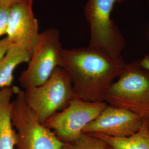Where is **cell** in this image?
<instances>
[{"instance_id": "1", "label": "cell", "mask_w": 149, "mask_h": 149, "mask_svg": "<svg viewBox=\"0 0 149 149\" xmlns=\"http://www.w3.org/2000/svg\"><path fill=\"white\" fill-rule=\"evenodd\" d=\"M62 62L71 80L74 98L88 102H104L107 91L127 64L122 57L114 58L90 46L63 49Z\"/></svg>"}, {"instance_id": "2", "label": "cell", "mask_w": 149, "mask_h": 149, "mask_svg": "<svg viewBox=\"0 0 149 149\" xmlns=\"http://www.w3.org/2000/svg\"><path fill=\"white\" fill-rule=\"evenodd\" d=\"M118 80L107 91L104 102L148 119L149 118V72L139 61L126 64Z\"/></svg>"}, {"instance_id": "3", "label": "cell", "mask_w": 149, "mask_h": 149, "mask_svg": "<svg viewBox=\"0 0 149 149\" xmlns=\"http://www.w3.org/2000/svg\"><path fill=\"white\" fill-rule=\"evenodd\" d=\"M124 1L88 0L84 12L90 31L88 46L117 59L122 57L125 41L111 15L115 5Z\"/></svg>"}, {"instance_id": "4", "label": "cell", "mask_w": 149, "mask_h": 149, "mask_svg": "<svg viewBox=\"0 0 149 149\" xmlns=\"http://www.w3.org/2000/svg\"><path fill=\"white\" fill-rule=\"evenodd\" d=\"M24 94L28 106L42 124L74 99L70 77L62 67L42 85L25 89Z\"/></svg>"}, {"instance_id": "5", "label": "cell", "mask_w": 149, "mask_h": 149, "mask_svg": "<svg viewBox=\"0 0 149 149\" xmlns=\"http://www.w3.org/2000/svg\"><path fill=\"white\" fill-rule=\"evenodd\" d=\"M12 101V122L17 133L16 149H62V142L53 132L38 120L28 106L24 91L19 88Z\"/></svg>"}, {"instance_id": "6", "label": "cell", "mask_w": 149, "mask_h": 149, "mask_svg": "<svg viewBox=\"0 0 149 149\" xmlns=\"http://www.w3.org/2000/svg\"><path fill=\"white\" fill-rule=\"evenodd\" d=\"M62 50L58 30L50 28L40 33L27 69L19 82L24 89L45 83L58 67H62Z\"/></svg>"}, {"instance_id": "7", "label": "cell", "mask_w": 149, "mask_h": 149, "mask_svg": "<svg viewBox=\"0 0 149 149\" xmlns=\"http://www.w3.org/2000/svg\"><path fill=\"white\" fill-rule=\"evenodd\" d=\"M107 104L74 98L68 106L54 114L44 123L64 143H71L83 133L84 128L95 120Z\"/></svg>"}, {"instance_id": "8", "label": "cell", "mask_w": 149, "mask_h": 149, "mask_svg": "<svg viewBox=\"0 0 149 149\" xmlns=\"http://www.w3.org/2000/svg\"><path fill=\"white\" fill-rule=\"evenodd\" d=\"M34 0H24L11 6L7 28V37L32 55L40 33L38 22L33 11Z\"/></svg>"}, {"instance_id": "9", "label": "cell", "mask_w": 149, "mask_h": 149, "mask_svg": "<svg viewBox=\"0 0 149 149\" xmlns=\"http://www.w3.org/2000/svg\"><path fill=\"white\" fill-rule=\"evenodd\" d=\"M145 119L128 110L107 104L83 133L102 134L113 137H127L136 133Z\"/></svg>"}, {"instance_id": "10", "label": "cell", "mask_w": 149, "mask_h": 149, "mask_svg": "<svg viewBox=\"0 0 149 149\" xmlns=\"http://www.w3.org/2000/svg\"><path fill=\"white\" fill-rule=\"evenodd\" d=\"M18 87L0 88V149H15L17 133L12 122V98Z\"/></svg>"}, {"instance_id": "11", "label": "cell", "mask_w": 149, "mask_h": 149, "mask_svg": "<svg viewBox=\"0 0 149 149\" xmlns=\"http://www.w3.org/2000/svg\"><path fill=\"white\" fill-rule=\"evenodd\" d=\"M31 54L17 45H13L0 61V88L12 86L13 72L20 64L28 63Z\"/></svg>"}, {"instance_id": "12", "label": "cell", "mask_w": 149, "mask_h": 149, "mask_svg": "<svg viewBox=\"0 0 149 149\" xmlns=\"http://www.w3.org/2000/svg\"><path fill=\"white\" fill-rule=\"evenodd\" d=\"M90 134L103 140L111 149H149V130L146 119L136 133L127 137H113L102 134Z\"/></svg>"}, {"instance_id": "13", "label": "cell", "mask_w": 149, "mask_h": 149, "mask_svg": "<svg viewBox=\"0 0 149 149\" xmlns=\"http://www.w3.org/2000/svg\"><path fill=\"white\" fill-rule=\"evenodd\" d=\"M62 149H111L101 139L90 134L82 133L76 140L64 143Z\"/></svg>"}, {"instance_id": "14", "label": "cell", "mask_w": 149, "mask_h": 149, "mask_svg": "<svg viewBox=\"0 0 149 149\" xmlns=\"http://www.w3.org/2000/svg\"><path fill=\"white\" fill-rule=\"evenodd\" d=\"M10 7L0 5V37L6 34Z\"/></svg>"}, {"instance_id": "15", "label": "cell", "mask_w": 149, "mask_h": 149, "mask_svg": "<svg viewBox=\"0 0 149 149\" xmlns=\"http://www.w3.org/2000/svg\"><path fill=\"white\" fill-rule=\"evenodd\" d=\"M13 45L7 37L0 39V61L5 56L8 49Z\"/></svg>"}, {"instance_id": "16", "label": "cell", "mask_w": 149, "mask_h": 149, "mask_svg": "<svg viewBox=\"0 0 149 149\" xmlns=\"http://www.w3.org/2000/svg\"><path fill=\"white\" fill-rule=\"evenodd\" d=\"M139 63L143 68L149 72V55H145L143 59L139 61Z\"/></svg>"}, {"instance_id": "17", "label": "cell", "mask_w": 149, "mask_h": 149, "mask_svg": "<svg viewBox=\"0 0 149 149\" xmlns=\"http://www.w3.org/2000/svg\"><path fill=\"white\" fill-rule=\"evenodd\" d=\"M24 0H0V5L11 7L13 5L22 2Z\"/></svg>"}, {"instance_id": "18", "label": "cell", "mask_w": 149, "mask_h": 149, "mask_svg": "<svg viewBox=\"0 0 149 149\" xmlns=\"http://www.w3.org/2000/svg\"><path fill=\"white\" fill-rule=\"evenodd\" d=\"M146 120H147V124H148V127L149 128V118H148V119H146Z\"/></svg>"}, {"instance_id": "19", "label": "cell", "mask_w": 149, "mask_h": 149, "mask_svg": "<svg viewBox=\"0 0 149 149\" xmlns=\"http://www.w3.org/2000/svg\"></svg>"}]
</instances>
